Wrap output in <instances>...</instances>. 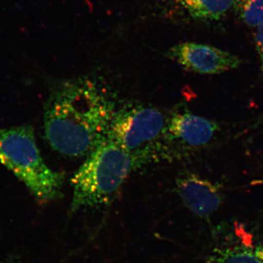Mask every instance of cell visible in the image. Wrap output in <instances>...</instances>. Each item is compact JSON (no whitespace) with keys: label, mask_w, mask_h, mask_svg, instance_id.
<instances>
[{"label":"cell","mask_w":263,"mask_h":263,"mask_svg":"<svg viewBox=\"0 0 263 263\" xmlns=\"http://www.w3.org/2000/svg\"><path fill=\"white\" fill-rule=\"evenodd\" d=\"M117 110L111 95L93 78L60 82L45 105L43 127L48 144L66 157L88 156L108 138Z\"/></svg>","instance_id":"1"},{"label":"cell","mask_w":263,"mask_h":263,"mask_svg":"<svg viewBox=\"0 0 263 263\" xmlns=\"http://www.w3.org/2000/svg\"><path fill=\"white\" fill-rule=\"evenodd\" d=\"M167 119L154 107L126 105L117 109L108 138L129 156L133 170L173 155L167 139Z\"/></svg>","instance_id":"2"},{"label":"cell","mask_w":263,"mask_h":263,"mask_svg":"<svg viewBox=\"0 0 263 263\" xmlns=\"http://www.w3.org/2000/svg\"><path fill=\"white\" fill-rule=\"evenodd\" d=\"M0 162L41 202L60 197L64 175L45 162L29 125L0 127Z\"/></svg>","instance_id":"3"},{"label":"cell","mask_w":263,"mask_h":263,"mask_svg":"<svg viewBox=\"0 0 263 263\" xmlns=\"http://www.w3.org/2000/svg\"><path fill=\"white\" fill-rule=\"evenodd\" d=\"M133 170L127 153L107 138L72 176L70 212L109 203Z\"/></svg>","instance_id":"4"},{"label":"cell","mask_w":263,"mask_h":263,"mask_svg":"<svg viewBox=\"0 0 263 263\" xmlns=\"http://www.w3.org/2000/svg\"><path fill=\"white\" fill-rule=\"evenodd\" d=\"M252 127L226 124L181 108L167 119V136L171 146H181L184 153H195L221 146Z\"/></svg>","instance_id":"5"},{"label":"cell","mask_w":263,"mask_h":263,"mask_svg":"<svg viewBox=\"0 0 263 263\" xmlns=\"http://www.w3.org/2000/svg\"><path fill=\"white\" fill-rule=\"evenodd\" d=\"M167 56L186 70L200 75H219L237 70L241 60L221 48L193 42L181 43L170 48Z\"/></svg>","instance_id":"6"},{"label":"cell","mask_w":263,"mask_h":263,"mask_svg":"<svg viewBox=\"0 0 263 263\" xmlns=\"http://www.w3.org/2000/svg\"><path fill=\"white\" fill-rule=\"evenodd\" d=\"M176 185L183 205L194 215L202 219H208L215 214L224 201V194L217 183L195 173H181L176 179Z\"/></svg>","instance_id":"7"},{"label":"cell","mask_w":263,"mask_h":263,"mask_svg":"<svg viewBox=\"0 0 263 263\" xmlns=\"http://www.w3.org/2000/svg\"><path fill=\"white\" fill-rule=\"evenodd\" d=\"M187 18L199 22H217L233 9L235 0H171Z\"/></svg>","instance_id":"8"},{"label":"cell","mask_w":263,"mask_h":263,"mask_svg":"<svg viewBox=\"0 0 263 263\" xmlns=\"http://www.w3.org/2000/svg\"><path fill=\"white\" fill-rule=\"evenodd\" d=\"M207 263H263V246L238 243L219 247Z\"/></svg>","instance_id":"9"},{"label":"cell","mask_w":263,"mask_h":263,"mask_svg":"<svg viewBox=\"0 0 263 263\" xmlns=\"http://www.w3.org/2000/svg\"><path fill=\"white\" fill-rule=\"evenodd\" d=\"M233 8L248 27L257 29L263 25V0H235Z\"/></svg>","instance_id":"10"},{"label":"cell","mask_w":263,"mask_h":263,"mask_svg":"<svg viewBox=\"0 0 263 263\" xmlns=\"http://www.w3.org/2000/svg\"><path fill=\"white\" fill-rule=\"evenodd\" d=\"M254 43L259 58V67L263 75V25L256 29L254 33Z\"/></svg>","instance_id":"11"},{"label":"cell","mask_w":263,"mask_h":263,"mask_svg":"<svg viewBox=\"0 0 263 263\" xmlns=\"http://www.w3.org/2000/svg\"><path fill=\"white\" fill-rule=\"evenodd\" d=\"M0 263H18L17 261L13 260V259H4V260L0 261Z\"/></svg>","instance_id":"12"},{"label":"cell","mask_w":263,"mask_h":263,"mask_svg":"<svg viewBox=\"0 0 263 263\" xmlns=\"http://www.w3.org/2000/svg\"><path fill=\"white\" fill-rule=\"evenodd\" d=\"M256 183H263V180L262 181H259L258 182H256Z\"/></svg>","instance_id":"13"}]
</instances>
